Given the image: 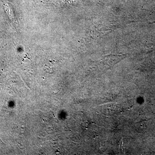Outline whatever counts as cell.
Masks as SVG:
<instances>
[{
  "label": "cell",
  "mask_w": 155,
  "mask_h": 155,
  "mask_svg": "<svg viewBox=\"0 0 155 155\" xmlns=\"http://www.w3.org/2000/svg\"><path fill=\"white\" fill-rule=\"evenodd\" d=\"M101 114L104 116H110L118 114L120 112V107L117 103H110L100 106Z\"/></svg>",
  "instance_id": "1"
},
{
  "label": "cell",
  "mask_w": 155,
  "mask_h": 155,
  "mask_svg": "<svg viewBox=\"0 0 155 155\" xmlns=\"http://www.w3.org/2000/svg\"><path fill=\"white\" fill-rule=\"evenodd\" d=\"M4 144V143L3 142V141H2V140H1V139H0V147L2 146Z\"/></svg>",
  "instance_id": "2"
}]
</instances>
